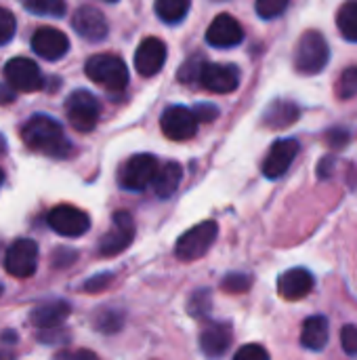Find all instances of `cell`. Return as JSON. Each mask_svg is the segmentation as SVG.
Masks as SVG:
<instances>
[{
    "label": "cell",
    "mask_w": 357,
    "mask_h": 360,
    "mask_svg": "<svg viewBox=\"0 0 357 360\" xmlns=\"http://www.w3.org/2000/svg\"><path fill=\"white\" fill-rule=\"evenodd\" d=\"M21 139L23 143L40 154L53 156V158H67L72 152V143L63 135V127L48 118V116H32L23 129H21Z\"/></svg>",
    "instance_id": "6da1fadb"
},
{
    "label": "cell",
    "mask_w": 357,
    "mask_h": 360,
    "mask_svg": "<svg viewBox=\"0 0 357 360\" xmlns=\"http://www.w3.org/2000/svg\"><path fill=\"white\" fill-rule=\"evenodd\" d=\"M84 72L93 82L101 84L107 91H122L128 84L126 63L118 55H112V53L93 55L84 63Z\"/></svg>",
    "instance_id": "7a4b0ae2"
},
{
    "label": "cell",
    "mask_w": 357,
    "mask_h": 360,
    "mask_svg": "<svg viewBox=\"0 0 357 360\" xmlns=\"http://www.w3.org/2000/svg\"><path fill=\"white\" fill-rule=\"evenodd\" d=\"M328 59H330V49H328L326 38L316 30L305 32L301 36V40L297 44V53H295L297 70L305 76H314L326 68Z\"/></svg>",
    "instance_id": "3957f363"
},
{
    "label": "cell",
    "mask_w": 357,
    "mask_h": 360,
    "mask_svg": "<svg viewBox=\"0 0 357 360\" xmlns=\"http://www.w3.org/2000/svg\"><path fill=\"white\" fill-rule=\"evenodd\" d=\"M217 234H219V228L215 221H202V224L194 226L191 230H187L177 240L175 255L181 262H196L208 253V249L217 240Z\"/></svg>",
    "instance_id": "277c9868"
},
{
    "label": "cell",
    "mask_w": 357,
    "mask_h": 360,
    "mask_svg": "<svg viewBox=\"0 0 357 360\" xmlns=\"http://www.w3.org/2000/svg\"><path fill=\"white\" fill-rule=\"evenodd\" d=\"M65 112H67V118H69V124L80 131V133H90L97 122H99V116H101V105L97 101V97L88 91H74L69 97H67V103H65Z\"/></svg>",
    "instance_id": "5b68a950"
},
{
    "label": "cell",
    "mask_w": 357,
    "mask_h": 360,
    "mask_svg": "<svg viewBox=\"0 0 357 360\" xmlns=\"http://www.w3.org/2000/svg\"><path fill=\"white\" fill-rule=\"evenodd\" d=\"M158 173V158L151 154H135L126 160V165L120 171V186L128 192H141L147 186H151L154 177Z\"/></svg>",
    "instance_id": "8992f818"
},
{
    "label": "cell",
    "mask_w": 357,
    "mask_h": 360,
    "mask_svg": "<svg viewBox=\"0 0 357 360\" xmlns=\"http://www.w3.org/2000/svg\"><path fill=\"white\" fill-rule=\"evenodd\" d=\"M135 238V219L126 211H118L112 217V228L109 232L99 240V255L103 257H114L128 249V245Z\"/></svg>",
    "instance_id": "52a82bcc"
},
{
    "label": "cell",
    "mask_w": 357,
    "mask_h": 360,
    "mask_svg": "<svg viewBox=\"0 0 357 360\" xmlns=\"http://www.w3.org/2000/svg\"><path fill=\"white\" fill-rule=\"evenodd\" d=\"M4 78H6V84L13 91H19V93L40 91L42 89V82H44L40 68L32 59H27V57H15V59H11L4 65Z\"/></svg>",
    "instance_id": "ba28073f"
},
{
    "label": "cell",
    "mask_w": 357,
    "mask_h": 360,
    "mask_svg": "<svg viewBox=\"0 0 357 360\" xmlns=\"http://www.w3.org/2000/svg\"><path fill=\"white\" fill-rule=\"evenodd\" d=\"M4 268L11 276L29 278L38 268V245L29 238L15 240L4 255Z\"/></svg>",
    "instance_id": "9c48e42d"
},
{
    "label": "cell",
    "mask_w": 357,
    "mask_h": 360,
    "mask_svg": "<svg viewBox=\"0 0 357 360\" xmlns=\"http://www.w3.org/2000/svg\"><path fill=\"white\" fill-rule=\"evenodd\" d=\"M48 226L53 232H57L59 236H67V238H78L82 234L88 232L90 228V219L84 211H80L78 207L72 205H59L48 213Z\"/></svg>",
    "instance_id": "30bf717a"
},
{
    "label": "cell",
    "mask_w": 357,
    "mask_h": 360,
    "mask_svg": "<svg viewBox=\"0 0 357 360\" xmlns=\"http://www.w3.org/2000/svg\"><path fill=\"white\" fill-rule=\"evenodd\" d=\"M162 133L170 141H187L198 131V120L194 112L185 105H170L160 118Z\"/></svg>",
    "instance_id": "8fae6325"
},
{
    "label": "cell",
    "mask_w": 357,
    "mask_h": 360,
    "mask_svg": "<svg viewBox=\"0 0 357 360\" xmlns=\"http://www.w3.org/2000/svg\"><path fill=\"white\" fill-rule=\"evenodd\" d=\"M210 93H231L240 84V70L231 63H204L198 80Z\"/></svg>",
    "instance_id": "7c38bea8"
},
{
    "label": "cell",
    "mask_w": 357,
    "mask_h": 360,
    "mask_svg": "<svg viewBox=\"0 0 357 360\" xmlns=\"http://www.w3.org/2000/svg\"><path fill=\"white\" fill-rule=\"evenodd\" d=\"M299 141L297 139H278L271 148H269V152H267V156H265V160H263V175L267 177V179H280L288 169H290V165L295 162V158H297V154H299Z\"/></svg>",
    "instance_id": "4fadbf2b"
},
{
    "label": "cell",
    "mask_w": 357,
    "mask_h": 360,
    "mask_svg": "<svg viewBox=\"0 0 357 360\" xmlns=\"http://www.w3.org/2000/svg\"><path fill=\"white\" fill-rule=\"evenodd\" d=\"M206 40H208L210 46L231 49V46H238L244 40V30H242V25L238 23L236 17H231L227 13H221L208 25Z\"/></svg>",
    "instance_id": "5bb4252c"
},
{
    "label": "cell",
    "mask_w": 357,
    "mask_h": 360,
    "mask_svg": "<svg viewBox=\"0 0 357 360\" xmlns=\"http://www.w3.org/2000/svg\"><path fill=\"white\" fill-rule=\"evenodd\" d=\"M32 49L46 61H57L69 51V40L61 30L38 27L32 36Z\"/></svg>",
    "instance_id": "9a60e30c"
},
{
    "label": "cell",
    "mask_w": 357,
    "mask_h": 360,
    "mask_svg": "<svg viewBox=\"0 0 357 360\" xmlns=\"http://www.w3.org/2000/svg\"><path fill=\"white\" fill-rule=\"evenodd\" d=\"M72 25L82 38H86L90 42L103 40L109 30L105 15L95 6H80L72 17Z\"/></svg>",
    "instance_id": "2e32d148"
},
{
    "label": "cell",
    "mask_w": 357,
    "mask_h": 360,
    "mask_svg": "<svg viewBox=\"0 0 357 360\" xmlns=\"http://www.w3.org/2000/svg\"><path fill=\"white\" fill-rule=\"evenodd\" d=\"M166 61V44L160 38H145L135 53V68L141 76H156Z\"/></svg>",
    "instance_id": "e0dca14e"
},
{
    "label": "cell",
    "mask_w": 357,
    "mask_h": 360,
    "mask_svg": "<svg viewBox=\"0 0 357 360\" xmlns=\"http://www.w3.org/2000/svg\"><path fill=\"white\" fill-rule=\"evenodd\" d=\"M69 316V304L63 300H48L32 310L29 321L38 327V331H53L61 329L63 321Z\"/></svg>",
    "instance_id": "ac0fdd59"
},
{
    "label": "cell",
    "mask_w": 357,
    "mask_h": 360,
    "mask_svg": "<svg viewBox=\"0 0 357 360\" xmlns=\"http://www.w3.org/2000/svg\"><path fill=\"white\" fill-rule=\"evenodd\" d=\"M231 344V327L227 323H206L200 333V348L208 359H219Z\"/></svg>",
    "instance_id": "d6986e66"
},
{
    "label": "cell",
    "mask_w": 357,
    "mask_h": 360,
    "mask_svg": "<svg viewBox=\"0 0 357 360\" xmlns=\"http://www.w3.org/2000/svg\"><path fill=\"white\" fill-rule=\"evenodd\" d=\"M311 289H314V276L305 268H292L278 278V291L288 302L303 300L305 295H309Z\"/></svg>",
    "instance_id": "ffe728a7"
},
{
    "label": "cell",
    "mask_w": 357,
    "mask_h": 360,
    "mask_svg": "<svg viewBox=\"0 0 357 360\" xmlns=\"http://www.w3.org/2000/svg\"><path fill=\"white\" fill-rule=\"evenodd\" d=\"M328 319L326 316H309L303 323V331H301V346L311 350V352H320L326 348L328 344Z\"/></svg>",
    "instance_id": "44dd1931"
},
{
    "label": "cell",
    "mask_w": 357,
    "mask_h": 360,
    "mask_svg": "<svg viewBox=\"0 0 357 360\" xmlns=\"http://www.w3.org/2000/svg\"><path fill=\"white\" fill-rule=\"evenodd\" d=\"M181 179H183V169H181V165H179V162H166L162 169H158V173H156L151 186H154V192H156L160 198H170V196L177 192Z\"/></svg>",
    "instance_id": "7402d4cb"
},
{
    "label": "cell",
    "mask_w": 357,
    "mask_h": 360,
    "mask_svg": "<svg viewBox=\"0 0 357 360\" xmlns=\"http://www.w3.org/2000/svg\"><path fill=\"white\" fill-rule=\"evenodd\" d=\"M297 120H299V108L290 101H276L263 114V122L269 129H286Z\"/></svg>",
    "instance_id": "603a6c76"
},
{
    "label": "cell",
    "mask_w": 357,
    "mask_h": 360,
    "mask_svg": "<svg viewBox=\"0 0 357 360\" xmlns=\"http://www.w3.org/2000/svg\"><path fill=\"white\" fill-rule=\"evenodd\" d=\"M337 25L345 40L357 42V0H349L341 6L337 15Z\"/></svg>",
    "instance_id": "cb8c5ba5"
},
{
    "label": "cell",
    "mask_w": 357,
    "mask_h": 360,
    "mask_svg": "<svg viewBox=\"0 0 357 360\" xmlns=\"http://www.w3.org/2000/svg\"><path fill=\"white\" fill-rule=\"evenodd\" d=\"M191 6V0H156V13L164 23H179Z\"/></svg>",
    "instance_id": "d4e9b609"
},
{
    "label": "cell",
    "mask_w": 357,
    "mask_h": 360,
    "mask_svg": "<svg viewBox=\"0 0 357 360\" xmlns=\"http://www.w3.org/2000/svg\"><path fill=\"white\" fill-rule=\"evenodd\" d=\"M25 8L36 15L46 17H63L65 15V0H23Z\"/></svg>",
    "instance_id": "484cf974"
},
{
    "label": "cell",
    "mask_w": 357,
    "mask_h": 360,
    "mask_svg": "<svg viewBox=\"0 0 357 360\" xmlns=\"http://www.w3.org/2000/svg\"><path fill=\"white\" fill-rule=\"evenodd\" d=\"M288 2L290 0H257L255 8L261 19H274V17H280L288 8Z\"/></svg>",
    "instance_id": "4316f807"
},
{
    "label": "cell",
    "mask_w": 357,
    "mask_h": 360,
    "mask_svg": "<svg viewBox=\"0 0 357 360\" xmlns=\"http://www.w3.org/2000/svg\"><path fill=\"white\" fill-rule=\"evenodd\" d=\"M337 95L341 99H349V97H356L357 95V65L349 68L343 72V76L339 78V84H337Z\"/></svg>",
    "instance_id": "83f0119b"
},
{
    "label": "cell",
    "mask_w": 357,
    "mask_h": 360,
    "mask_svg": "<svg viewBox=\"0 0 357 360\" xmlns=\"http://www.w3.org/2000/svg\"><path fill=\"white\" fill-rule=\"evenodd\" d=\"M204 63H206V61H204L200 55H194L189 61H185V63L181 65V70H179V80H181V82H196V80H200V72H202Z\"/></svg>",
    "instance_id": "f1b7e54d"
},
{
    "label": "cell",
    "mask_w": 357,
    "mask_h": 360,
    "mask_svg": "<svg viewBox=\"0 0 357 360\" xmlns=\"http://www.w3.org/2000/svg\"><path fill=\"white\" fill-rule=\"evenodd\" d=\"M210 308V293L208 291H198L191 295L189 304H187V310L194 314V316H204Z\"/></svg>",
    "instance_id": "f546056e"
},
{
    "label": "cell",
    "mask_w": 357,
    "mask_h": 360,
    "mask_svg": "<svg viewBox=\"0 0 357 360\" xmlns=\"http://www.w3.org/2000/svg\"><path fill=\"white\" fill-rule=\"evenodd\" d=\"M120 325H122V314H118V312L105 310L97 319V329L103 331V333H114V331L120 329Z\"/></svg>",
    "instance_id": "4dcf8cb0"
},
{
    "label": "cell",
    "mask_w": 357,
    "mask_h": 360,
    "mask_svg": "<svg viewBox=\"0 0 357 360\" xmlns=\"http://www.w3.org/2000/svg\"><path fill=\"white\" fill-rule=\"evenodd\" d=\"M15 34V17L11 11L0 6V46L6 44Z\"/></svg>",
    "instance_id": "1f68e13d"
},
{
    "label": "cell",
    "mask_w": 357,
    "mask_h": 360,
    "mask_svg": "<svg viewBox=\"0 0 357 360\" xmlns=\"http://www.w3.org/2000/svg\"><path fill=\"white\" fill-rule=\"evenodd\" d=\"M234 360H269V352L259 344H248L236 352Z\"/></svg>",
    "instance_id": "d6a6232c"
},
{
    "label": "cell",
    "mask_w": 357,
    "mask_h": 360,
    "mask_svg": "<svg viewBox=\"0 0 357 360\" xmlns=\"http://www.w3.org/2000/svg\"><path fill=\"white\" fill-rule=\"evenodd\" d=\"M250 276L248 274H229L225 281H223V289L229 291V293H242L250 287Z\"/></svg>",
    "instance_id": "836d02e7"
},
{
    "label": "cell",
    "mask_w": 357,
    "mask_h": 360,
    "mask_svg": "<svg viewBox=\"0 0 357 360\" xmlns=\"http://www.w3.org/2000/svg\"><path fill=\"white\" fill-rule=\"evenodd\" d=\"M341 344H343V350L349 356L357 359V327H353V325L343 327V331H341Z\"/></svg>",
    "instance_id": "e575fe53"
},
{
    "label": "cell",
    "mask_w": 357,
    "mask_h": 360,
    "mask_svg": "<svg viewBox=\"0 0 357 360\" xmlns=\"http://www.w3.org/2000/svg\"><path fill=\"white\" fill-rule=\"evenodd\" d=\"M191 112H194V116H196L198 122H213L219 116V110L215 105H210V103H200Z\"/></svg>",
    "instance_id": "d590c367"
},
{
    "label": "cell",
    "mask_w": 357,
    "mask_h": 360,
    "mask_svg": "<svg viewBox=\"0 0 357 360\" xmlns=\"http://www.w3.org/2000/svg\"><path fill=\"white\" fill-rule=\"evenodd\" d=\"M55 360H99V356L88 350H61Z\"/></svg>",
    "instance_id": "8d00e7d4"
},
{
    "label": "cell",
    "mask_w": 357,
    "mask_h": 360,
    "mask_svg": "<svg viewBox=\"0 0 357 360\" xmlns=\"http://www.w3.org/2000/svg\"><path fill=\"white\" fill-rule=\"evenodd\" d=\"M109 276H112V274H99V276H95L93 281H88V283L84 285V289H86V291H99V289H103V287L109 283Z\"/></svg>",
    "instance_id": "74e56055"
},
{
    "label": "cell",
    "mask_w": 357,
    "mask_h": 360,
    "mask_svg": "<svg viewBox=\"0 0 357 360\" xmlns=\"http://www.w3.org/2000/svg\"><path fill=\"white\" fill-rule=\"evenodd\" d=\"M328 135H330L328 141H330L332 146H343V143L347 141V133H345L343 129H332Z\"/></svg>",
    "instance_id": "f35d334b"
},
{
    "label": "cell",
    "mask_w": 357,
    "mask_h": 360,
    "mask_svg": "<svg viewBox=\"0 0 357 360\" xmlns=\"http://www.w3.org/2000/svg\"><path fill=\"white\" fill-rule=\"evenodd\" d=\"M15 99V91L8 84H0V103H11Z\"/></svg>",
    "instance_id": "ab89813d"
},
{
    "label": "cell",
    "mask_w": 357,
    "mask_h": 360,
    "mask_svg": "<svg viewBox=\"0 0 357 360\" xmlns=\"http://www.w3.org/2000/svg\"><path fill=\"white\" fill-rule=\"evenodd\" d=\"M2 150H4V139L0 137V152H2Z\"/></svg>",
    "instance_id": "60d3db41"
},
{
    "label": "cell",
    "mask_w": 357,
    "mask_h": 360,
    "mask_svg": "<svg viewBox=\"0 0 357 360\" xmlns=\"http://www.w3.org/2000/svg\"><path fill=\"white\" fill-rule=\"evenodd\" d=\"M4 181V173H2V169H0V184Z\"/></svg>",
    "instance_id": "b9f144b4"
},
{
    "label": "cell",
    "mask_w": 357,
    "mask_h": 360,
    "mask_svg": "<svg viewBox=\"0 0 357 360\" xmlns=\"http://www.w3.org/2000/svg\"><path fill=\"white\" fill-rule=\"evenodd\" d=\"M2 291H4V287H2V283H0V295H2Z\"/></svg>",
    "instance_id": "7bdbcfd3"
},
{
    "label": "cell",
    "mask_w": 357,
    "mask_h": 360,
    "mask_svg": "<svg viewBox=\"0 0 357 360\" xmlns=\"http://www.w3.org/2000/svg\"><path fill=\"white\" fill-rule=\"evenodd\" d=\"M105 2H118V0H105Z\"/></svg>",
    "instance_id": "ee69618b"
}]
</instances>
